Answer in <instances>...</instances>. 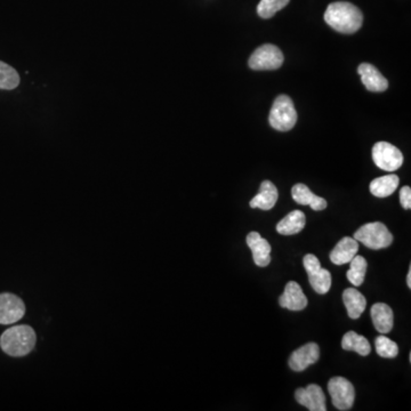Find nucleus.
I'll return each mask as SVG.
<instances>
[{
	"label": "nucleus",
	"instance_id": "16",
	"mask_svg": "<svg viewBox=\"0 0 411 411\" xmlns=\"http://www.w3.org/2000/svg\"><path fill=\"white\" fill-rule=\"evenodd\" d=\"M291 195L297 204L309 206L313 211H323L327 208V201L321 197L314 195L305 184L298 183L291 188Z\"/></svg>",
	"mask_w": 411,
	"mask_h": 411
},
{
	"label": "nucleus",
	"instance_id": "22",
	"mask_svg": "<svg viewBox=\"0 0 411 411\" xmlns=\"http://www.w3.org/2000/svg\"><path fill=\"white\" fill-rule=\"evenodd\" d=\"M341 348L345 350H354L362 357H366L371 352L368 339L355 332H348L345 334L341 339Z\"/></svg>",
	"mask_w": 411,
	"mask_h": 411
},
{
	"label": "nucleus",
	"instance_id": "12",
	"mask_svg": "<svg viewBox=\"0 0 411 411\" xmlns=\"http://www.w3.org/2000/svg\"><path fill=\"white\" fill-rule=\"evenodd\" d=\"M247 245L252 252V257L257 266L265 268L271 263V245L259 232L249 233Z\"/></svg>",
	"mask_w": 411,
	"mask_h": 411
},
{
	"label": "nucleus",
	"instance_id": "4",
	"mask_svg": "<svg viewBox=\"0 0 411 411\" xmlns=\"http://www.w3.org/2000/svg\"><path fill=\"white\" fill-rule=\"evenodd\" d=\"M354 239L373 250L387 248L393 243L392 234L385 224L380 222L364 224L354 233Z\"/></svg>",
	"mask_w": 411,
	"mask_h": 411
},
{
	"label": "nucleus",
	"instance_id": "24",
	"mask_svg": "<svg viewBox=\"0 0 411 411\" xmlns=\"http://www.w3.org/2000/svg\"><path fill=\"white\" fill-rule=\"evenodd\" d=\"M19 85L17 71L8 64L0 61V90H15Z\"/></svg>",
	"mask_w": 411,
	"mask_h": 411
},
{
	"label": "nucleus",
	"instance_id": "27",
	"mask_svg": "<svg viewBox=\"0 0 411 411\" xmlns=\"http://www.w3.org/2000/svg\"><path fill=\"white\" fill-rule=\"evenodd\" d=\"M400 202H401L402 207L405 209H410L411 208V188L409 186H403L400 190Z\"/></svg>",
	"mask_w": 411,
	"mask_h": 411
},
{
	"label": "nucleus",
	"instance_id": "8",
	"mask_svg": "<svg viewBox=\"0 0 411 411\" xmlns=\"http://www.w3.org/2000/svg\"><path fill=\"white\" fill-rule=\"evenodd\" d=\"M328 392L332 405L338 410H350L353 407L355 391L350 380L344 377H334L328 382Z\"/></svg>",
	"mask_w": 411,
	"mask_h": 411
},
{
	"label": "nucleus",
	"instance_id": "21",
	"mask_svg": "<svg viewBox=\"0 0 411 411\" xmlns=\"http://www.w3.org/2000/svg\"><path fill=\"white\" fill-rule=\"evenodd\" d=\"M398 183H400V179L394 174L382 176V177L373 179V182L370 183V192L377 198H386L396 192Z\"/></svg>",
	"mask_w": 411,
	"mask_h": 411
},
{
	"label": "nucleus",
	"instance_id": "28",
	"mask_svg": "<svg viewBox=\"0 0 411 411\" xmlns=\"http://www.w3.org/2000/svg\"><path fill=\"white\" fill-rule=\"evenodd\" d=\"M407 284L411 288V268H409L408 275H407Z\"/></svg>",
	"mask_w": 411,
	"mask_h": 411
},
{
	"label": "nucleus",
	"instance_id": "7",
	"mask_svg": "<svg viewBox=\"0 0 411 411\" xmlns=\"http://www.w3.org/2000/svg\"><path fill=\"white\" fill-rule=\"evenodd\" d=\"M373 160L378 168L386 172L398 170L403 163V154L389 142H378L373 147Z\"/></svg>",
	"mask_w": 411,
	"mask_h": 411
},
{
	"label": "nucleus",
	"instance_id": "10",
	"mask_svg": "<svg viewBox=\"0 0 411 411\" xmlns=\"http://www.w3.org/2000/svg\"><path fill=\"white\" fill-rule=\"evenodd\" d=\"M295 398L300 405H304L309 411H325V393L321 387L316 384H311L306 389H297Z\"/></svg>",
	"mask_w": 411,
	"mask_h": 411
},
{
	"label": "nucleus",
	"instance_id": "23",
	"mask_svg": "<svg viewBox=\"0 0 411 411\" xmlns=\"http://www.w3.org/2000/svg\"><path fill=\"white\" fill-rule=\"evenodd\" d=\"M350 270L346 273L348 281L353 284L354 287H359L364 284V277H366V268H368V263L366 259L362 256H354L353 259H350Z\"/></svg>",
	"mask_w": 411,
	"mask_h": 411
},
{
	"label": "nucleus",
	"instance_id": "20",
	"mask_svg": "<svg viewBox=\"0 0 411 411\" xmlns=\"http://www.w3.org/2000/svg\"><path fill=\"white\" fill-rule=\"evenodd\" d=\"M305 213L300 211H293L277 224V231L282 236H293L300 233L305 227Z\"/></svg>",
	"mask_w": 411,
	"mask_h": 411
},
{
	"label": "nucleus",
	"instance_id": "6",
	"mask_svg": "<svg viewBox=\"0 0 411 411\" xmlns=\"http://www.w3.org/2000/svg\"><path fill=\"white\" fill-rule=\"evenodd\" d=\"M304 268L309 274V284L316 293L325 295L332 288V273L322 268L316 256L307 254L303 259Z\"/></svg>",
	"mask_w": 411,
	"mask_h": 411
},
{
	"label": "nucleus",
	"instance_id": "18",
	"mask_svg": "<svg viewBox=\"0 0 411 411\" xmlns=\"http://www.w3.org/2000/svg\"><path fill=\"white\" fill-rule=\"evenodd\" d=\"M279 193L271 181H264L259 188V193L250 201V207L259 208L261 211H270L277 204Z\"/></svg>",
	"mask_w": 411,
	"mask_h": 411
},
{
	"label": "nucleus",
	"instance_id": "25",
	"mask_svg": "<svg viewBox=\"0 0 411 411\" xmlns=\"http://www.w3.org/2000/svg\"><path fill=\"white\" fill-rule=\"evenodd\" d=\"M290 0H261L257 6V14L261 19H271L272 16L287 6Z\"/></svg>",
	"mask_w": 411,
	"mask_h": 411
},
{
	"label": "nucleus",
	"instance_id": "26",
	"mask_svg": "<svg viewBox=\"0 0 411 411\" xmlns=\"http://www.w3.org/2000/svg\"><path fill=\"white\" fill-rule=\"evenodd\" d=\"M375 345H376V352L380 357H385V359H394L398 357V346L396 343L389 339L386 336L380 335L375 339Z\"/></svg>",
	"mask_w": 411,
	"mask_h": 411
},
{
	"label": "nucleus",
	"instance_id": "19",
	"mask_svg": "<svg viewBox=\"0 0 411 411\" xmlns=\"http://www.w3.org/2000/svg\"><path fill=\"white\" fill-rule=\"evenodd\" d=\"M343 300L350 319H359L366 309V297L355 288H348L343 293Z\"/></svg>",
	"mask_w": 411,
	"mask_h": 411
},
{
	"label": "nucleus",
	"instance_id": "5",
	"mask_svg": "<svg viewBox=\"0 0 411 411\" xmlns=\"http://www.w3.org/2000/svg\"><path fill=\"white\" fill-rule=\"evenodd\" d=\"M284 63V54L277 46L266 44L257 48L249 58V67L256 71L277 70Z\"/></svg>",
	"mask_w": 411,
	"mask_h": 411
},
{
	"label": "nucleus",
	"instance_id": "3",
	"mask_svg": "<svg viewBox=\"0 0 411 411\" xmlns=\"http://www.w3.org/2000/svg\"><path fill=\"white\" fill-rule=\"evenodd\" d=\"M268 122L275 131H288L293 129L297 122V111L289 96H277L270 111Z\"/></svg>",
	"mask_w": 411,
	"mask_h": 411
},
{
	"label": "nucleus",
	"instance_id": "2",
	"mask_svg": "<svg viewBox=\"0 0 411 411\" xmlns=\"http://www.w3.org/2000/svg\"><path fill=\"white\" fill-rule=\"evenodd\" d=\"M37 343V335L30 325H15L0 337V348L10 357L28 355Z\"/></svg>",
	"mask_w": 411,
	"mask_h": 411
},
{
	"label": "nucleus",
	"instance_id": "13",
	"mask_svg": "<svg viewBox=\"0 0 411 411\" xmlns=\"http://www.w3.org/2000/svg\"><path fill=\"white\" fill-rule=\"evenodd\" d=\"M307 303L309 302L305 293H303V289L295 281H289L286 284L284 293L279 297V304L281 307L290 311H302L307 306Z\"/></svg>",
	"mask_w": 411,
	"mask_h": 411
},
{
	"label": "nucleus",
	"instance_id": "11",
	"mask_svg": "<svg viewBox=\"0 0 411 411\" xmlns=\"http://www.w3.org/2000/svg\"><path fill=\"white\" fill-rule=\"evenodd\" d=\"M320 348L316 343H307L297 348L289 357V366L293 371H303L319 360Z\"/></svg>",
	"mask_w": 411,
	"mask_h": 411
},
{
	"label": "nucleus",
	"instance_id": "1",
	"mask_svg": "<svg viewBox=\"0 0 411 411\" xmlns=\"http://www.w3.org/2000/svg\"><path fill=\"white\" fill-rule=\"evenodd\" d=\"M325 23L330 28L345 35H352L360 30L364 23V15L353 3L348 1H336L327 7L323 16Z\"/></svg>",
	"mask_w": 411,
	"mask_h": 411
},
{
	"label": "nucleus",
	"instance_id": "15",
	"mask_svg": "<svg viewBox=\"0 0 411 411\" xmlns=\"http://www.w3.org/2000/svg\"><path fill=\"white\" fill-rule=\"evenodd\" d=\"M359 250V243L354 238L345 236L330 252V261L336 265L348 264Z\"/></svg>",
	"mask_w": 411,
	"mask_h": 411
},
{
	"label": "nucleus",
	"instance_id": "9",
	"mask_svg": "<svg viewBox=\"0 0 411 411\" xmlns=\"http://www.w3.org/2000/svg\"><path fill=\"white\" fill-rule=\"evenodd\" d=\"M26 306L19 297L13 293L0 295V325H12L22 319Z\"/></svg>",
	"mask_w": 411,
	"mask_h": 411
},
{
	"label": "nucleus",
	"instance_id": "14",
	"mask_svg": "<svg viewBox=\"0 0 411 411\" xmlns=\"http://www.w3.org/2000/svg\"><path fill=\"white\" fill-rule=\"evenodd\" d=\"M357 72L360 74L361 80L366 90L373 92H385L389 88V81L385 76L377 70L373 64L362 63L357 67Z\"/></svg>",
	"mask_w": 411,
	"mask_h": 411
},
{
	"label": "nucleus",
	"instance_id": "17",
	"mask_svg": "<svg viewBox=\"0 0 411 411\" xmlns=\"http://www.w3.org/2000/svg\"><path fill=\"white\" fill-rule=\"evenodd\" d=\"M370 316L377 332L380 334H387L392 330L394 316H393L392 309L389 305L384 303L373 304L370 311Z\"/></svg>",
	"mask_w": 411,
	"mask_h": 411
}]
</instances>
